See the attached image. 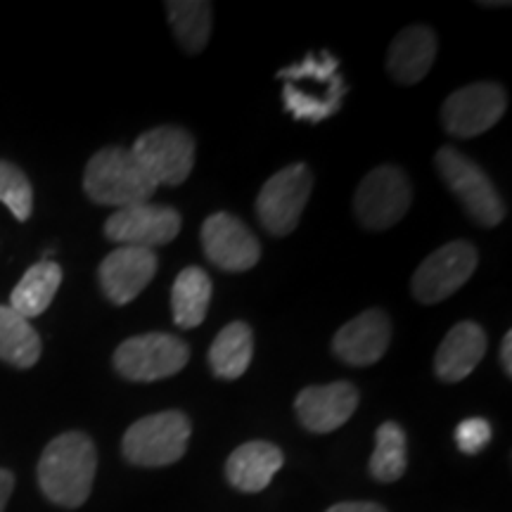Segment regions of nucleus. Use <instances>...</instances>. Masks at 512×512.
<instances>
[{"label": "nucleus", "mask_w": 512, "mask_h": 512, "mask_svg": "<svg viewBox=\"0 0 512 512\" xmlns=\"http://www.w3.org/2000/svg\"><path fill=\"white\" fill-rule=\"evenodd\" d=\"M508 110V95L503 86L491 81L470 83L441 105V121L451 136L475 138L494 128Z\"/></svg>", "instance_id": "9b49d317"}, {"label": "nucleus", "mask_w": 512, "mask_h": 512, "mask_svg": "<svg viewBox=\"0 0 512 512\" xmlns=\"http://www.w3.org/2000/svg\"><path fill=\"white\" fill-rule=\"evenodd\" d=\"M328 512H387L380 503H368V501H347L332 505Z\"/></svg>", "instance_id": "cd10ccee"}, {"label": "nucleus", "mask_w": 512, "mask_h": 512, "mask_svg": "<svg viewBox=\"0 0 512 512\" xmlns=\"http://www.w3.org/2000/svg\"><path fill=\"white\" fill-rule=\"evenodd\" d=\"M166 15L174 36L188 55H197L207 48L211 36V3L204 0H169Z\"/></svg>", "instance_id": "b1692460"}, {"label": "nucleus", "mask_w": 512, "mask_h": 512, "mask_svg": "<svg viewBox=\"0 0 512 512\" xmlns=\"http://www.w3.org/2000/svg\"><path fill=\"white\" fill-rule=\"evenodd\" d=\"M413 188L403 169L382 164L363 176L356 190L354 211L363 228L387 230L399 223L411 209Z\"/></svg>", "instance_id": "6e6552de"}, {"label": "nucleus", "mask_w": 512, "mask_h": 512, "mask_svg": "<svg viewBox=\"0 0 512 512\" xmlns=\"http://www.w3.org/2000/svg\"><path fill=\"white\" fill-rule=\"evenodd\" d=\"M152 181L159 185H181L195 166V138L181 126H157L138 136L131 147Z\"/></svg>", "instance_id": "1a4fd4ad"}, {"label": "nucleus", "mask_w": 512, "mask_h": 512, "mask_svg": "<svg viewBox=\"0 0 512 512\" xmlns=\"http://www.w3.org/2000/svg\"><path fill=\"white\" fill-rule=\"evenodd\" d=\"M41 358V337L24 316L0 306V361L15 368H31Z\"/></svg>", "instance_id": "5701e85b"}, {"label": "nucleus", "mask_w": 512, "mask_h": 512, "mask_svg": "<svg viewBox=\"0 0 512 512\" xmlns=\"http://www.w3.org/2000/svg\"><path fill=\"white\" fill-rule=\"evenodd\" d=\"M157 273V254L143 247H119L100 264V287L112 304H131Z\"/></svg>", "instance_id": "2eb2a0df"}, {"label": "nucleus", "mask_w": 512, "mask_h": 512, "mask_svg": "<svg viewBox=\"0 0 512 512\" xmlns=\"http://www.w3.org/2000/svg\"><path fill=\"white\" fill-rule=\"evenodd\" d=\"M479 261L475 245L453 240L422 261L413 275V297L420 304H439L456 294L472 278Z\"/></svg>", "instance_id": "9d476101"}, {"label": "nucleus", "mask_w": 512, "mask_h": 512, "mask_svg": "<svg viewBox=\"0 0 512 512\" xmlns=\"http://www.w3.org/2000/svg\"><path fill=\"white\" fill-rule=\"evenodd\" d=\"M202 247L207 259L221 271L242 273L259 264L261 245L238 216L211 214L202 226Z\"/></svg>", "instance_id": "ddd939ff"}, {"label": "nucleus", "mask_w": 512, "mask_h": 512, "mask_svg": "<svg viewBox=\"0 0 512 512\" xmlns=\"http://www.w3.org/2000/svg\"><path fill=\"white\" fill-rule=\"evenodd\" d=\"M486 354V335L472 320H463L444 337L434 356V373L444 382H460Z\"/></svg>", "instance_id": "f3484780"}, {"label": "nucleus", "mask_w": 512, "mask_h": 512, "mask_svg": "<svg viewBox=\"0 0 512 512\" xmlns=\"http://www.w3.org/2000/svg\"><path fill=\"white\" fill-rule=\"evenodd\" d=\"M358 389L351 382H332L306 387L294 401V411L306 430L313 434L335 432L354 415Z\"/></svg>", "instance_id": "dca6fc26"}, {"label": "nucleus", "mask_w": 512, "mask_h": 512, "mask_svg": "<svg viewBox=\"0 0 512 512\" xmlns=\"http://www.w3.org/2000/svg\"><path fill=\"white\" fill-rule=\"evenodd\" d=\"M62 285V268L55 261H38L22 275L15 290L10 294V309L19 316L36 318L53 304L57 290Z\"/></svg>", "instance_id": "aec40b11"}, {"label": "nucleus", "mask_w": 512, "mask_h": 512, "mask_svg": "<svg viewBox=\"0 0 512 512\" xmlns=\"http://www.w3.org/2000/svg\"><path fill=\"white\" fill-rule=\"evenodd\" d=\"M313 190V174L304 162L285 166L273 174L256 197V216L275 238H285L299 226Z\"/></svg>", "instance_id": "0eeeda50"}, {"label": "nucleus", "mask_w": 512, "mask_h": 512, "mask_svg": "<svg viewBox=\"0 0 512 512\" xmlns=\"http://www.w3.org/2000/svg\"><path fill=\"white\" fill-rule=\"evenodd\" d=\"M190 349L169 332H147L128 337L114 351V368L131 382H157L174 377L188 366Z\"/></svg>", "instance_id": "423d86ee"}, {"label": "nucleus", "mask_w": 512, "mask_h": 512, "mask_svg": "<svg viewBox=\"0 0 512 512\" xmlns=\"http://www.w3.org/2000/svg\"><path fill=\"white\" fill-rule=\"evenodd\" d=\"M254 356L252 328L242 320H235L216 335L209 349L211 373L221 380H238L247 373Z\"/></svg>", "instance_id": "412c9836"}, {"label": "nucleus", "mask_w": 512, "mask_h": 512, "mask_svg": "<svg viewBox=\"0 0 512 512\" xmlns=\"http://www.w3.org/2000/svg\"><path fill=\"white\" fill-rule=\"evenodd\" d=\"M181 214L174 207L159 204H133L117 209L105 221V238L119 242L121 247L152 249L169 245L181 233Z\"/></svg>", "instance_id": "f8f14e48"}, {"label": "nucleus", "mask_w": 512, "mask_h": 512, "mask_svg": "<svg viewBox=\"0 0 512 512\" xmlns=\"http://www.w3.org/2000/svg\"><path fill=\"white\" fill-rule=\"evenodd\" d=\"M434 162L441 181L458 197L472 221L484 228H494L505 219L503 197L472 159L460 155L456 147H441Z\"/></svg>", "instance_id": "39448f33"}, {"label": "nucleus", "mask_w": 512, "mask_h": 512, "mask_svg": "<svg viewBox=\"0 0 512 512\" xmlns=\"http://www.w3.org/2000/svg\"><path fill=\"white\" fill-rule=\"evenodd\" d=\"M491 441V425L484 418H467L458 425L456 444L467 456L484 451Z\"/></svg>", "instance_id": "bb28decb"}, {"label": "nucleus", "mask_w": 512, "mask_h": 512, "mask_svg": "<svg viewBox=\"0 0 512 512\" xmlns=\"http://www.w3.org/2000/svg\"><path fill=\"white\" fill-rule=\"evenodd\" d=\"M83 190L95 204L124 209L133 204H145L155 195L157 183L131 150L105 147L95 152L88 162L86 174H83Z\"/></svg>", "instance_id": "7ed1b4c3"}, {"label": "nucleus", "mask_w": 512, "mask_h": 512, "mask_svg": "<svg viewBox=\"0 0 512 512\" xmlns=\"http://www.w3.org/2000/svg\"><path fill=\"white\" fill-rule=\"evenodd\" d=\"M512 332H505L503 344H501V366L505 370V375H512Z\"/></svg>", "instance_id": "c756f323"}, {"label": "nucleus", "mask_w": 512, "mask_h": 512, "mask_svg": "<svg viewBox=\"0 0 512 512\" xmlns=\"http://www.w3.org/2000/svg\"><path fill=\"white\" fill-rule=\"evenodd\" d=\"M192 425L181 411H162L133 422L121 441L128 463L138 467L174 465L188 451Z\"/></svg>", "instance_id": "20e7f679"}, {"label": "nucleus", "mask_w": 512, "mask_h": 512, "mask_svg": "<svg viewBox=\"0 0 512 512\" xmlns=\"http://www.w3.org/2000/svg\"><path fill=\"white\" fill-rule=\"evenodd\" d=\"M211 302V278L202 268L190 266L178 273L171 287V309L174 323L181 330H192L204 323Z\"/></svg>", "instance_id": "4be33fe9"}, {"label": "nucleus", "mask_w": 512, "mask_h": 512, "mask_svg": "<svg viewBox=\"0 0 512 512\" xmlns=\"http://www.w3.org/2000/svg\"><path fill=\"white\" fill-rule=\"evenodd\" d=\"M437 57V36L427 27H406L389 46L387 69L403 86L420 83Z\"/></svg>", "instance_id": "6ab92c4d"}, {"label": "nucleus", "mask_w": 512, "mask_h": 512, "mask_svg": "<svg viewBox=\"0 0 512 512\" xmlns=\"http://www.w3.org/2000/svg\"><path fill=\"white\" fill-rule=\"evenodd\" d=\"M339 62L335 55H309L304 62L290 64L278 74L283 86L285 110L299 121H318L332 117L342 107L347 86L337 72Z\"/></svg>", "instance_id": "f03ea898"}, {"label": "nucleus", "mask_w": 512, "mask_h": 512, "mask_svg": "<svg viewBox=\"0 0 512 512\" xmlns=\"http://www.w3.org/2000/svg\"><path fill=\"white\" fill-rule=\"evenodd\" d=\"M392 342V320L380 309H368L337 330L332 351L347 366L368 368L387 354Z\"/></svg>", "instance_id": "4468645a"}, {"label": "nucleus", "mask_w": 512, "mask_h": 512, "mask_svg": "<svg viewBox=\"0 0 512 512\" xmlns=\"http://www.w3.org/2000/svg\"><path fill=\"white\" fill-rule=\"evenodd\" d=\"M406 465V432L396 422H384L375 432V451L373 458H370V475L377 482L389 484L403 477Z\"/></svg>", "instance_id": "393cba45"}, {"label": "nucleus", "mask_w": 512, "mask_h": 512, "mask_svg": "<svg viewBox=\"0 0 512 512\" xmlns=\"http://www.w3.org/2000/svg\"><path fill=\"white\" fill-rule=\"evenodd\" d=\"M12 489H15V477H12L10 470H3V467H0V512H5V505L10 501Z\"/></svg>", "instance_id": "c85d7f7f"}, {"label": "nucleus", "mask_w": 512, "mask_h": 512, "mask_svg": "<svg viewBox=\"0 0 512 512\" xmlns=\"http://www.w3.org/2000/svg\"><path fill=\"white\" fill-rule=\"evenodd\" d=\"M0 202L12 211L17 221H27L34 211V190L19 166L0 159Z\"/></svg>", "instance_id": "a878e982"}, {"label": "nucleus", "mask_w": 512, "mask_h": 512, "mask_svg": "<svg viewBox=\"0 0 512 512\" xmlns=\"http://www.w3.org/2000/svg\"><path fill=\"white\" fill-rule=\"evenodd\" d=\"M283 467V451L268 441H247L230 453L226 477L230 486L245 494L264 491Z\"/></svg>", "instance_id": "a211bd4d"}, {"label": "nucleus", "mask_w": 512, "mask_h": 512, "mask_svg": "<svg viewBox=\"0 0 512 512\" xmlns=\"http://www.w3.org/2000/svg\"><path fill=\"white\" fill-rule=\"evenodd\" d=\"M98 470V451L83 432L55 437L38 460V486L48 501L62 508H79L88 501Z\"/></svg>", "instance_id": "f257e3e1"}]
</instances>
